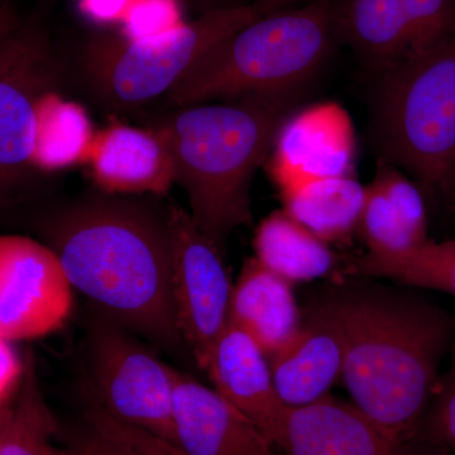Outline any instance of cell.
Instances as JSON below:
<instances>
[{"label": "cell", "instance_id": "cell-1", "mask_svg": "<svg viewBox=\"0 0 455 455\" xmlns=\"http://www.w3.org/2000/svg\"><path fill=\"white\" fill-rule=\"evenodd\" d=\"M158 199L104 193L82 197L44 215L40 230L75 292L97 313L187 361L173 311L167 205Z\"/></svg>", "mask_w": 455, "mask_h": 455}, {"label": "cell", "instance_id": "cell-2", "mask_svg": "<svg viewBox=\"0 0 455 455\" xmlns=\"http://www.w3.org/2000/svg\"><path fill=\"white\" fill-rule=\"evenodd\" d=\"M320 301L343 337L341 383L353 405L395 435L415 438L455 343V315L373 284H340Z\"/></svg>", "mask_w": 455, "mask_h": 455}, {"label": "cell", "instance_id": "cell-3", "mask_svg": "<svg viewBox=\"0 0 455 455\" xmlns=\"http://www.w3.org/2000/svg\"><path fill=\"white\" fill-rule=\"evenodd\" d=\"M300 95H244L175 108L151 125L169 147L191 220L220 250L252 220L254 175Z\"/></svg>", "mask_w": 455, "mask_h": 455}, {"label": "cell", "instance_id": "cell-4", "mask_svg": "<svg viewBox=\"0 0 455 455\" xmlns=\"http://www.w3.org/2000/svg\"><path fill=\"white\" fill-rule=\"evenodd\" d=\"M334 0L263 14L206 53L164 98L171 108L244 95L302 92L334 40Z\"/></svg>", "mask_w": 455, "mask_h": 455}, {"label": "cell", "instance_id": "cell-5", "mask_svg": "<svg viewBox=\"0 0 455 455\" xmlns=\"http://www.w3.org/2000/svg\"><path fill=\"white\" fill-rule=\"evenodd\" d=\"M377 75L379 160L414 180L429 206L455 209V31Z\"/></svg>", "mask_w": 455, "mask_h": 455}, {"label": "cell", "instance_id": "cell-6", "mask_svg": "<svg viewBox=\"0 0 455 455\" xmlns=\"http://www.w3.org/2000/svg\"><path fill=\"white\" fill-rule=\"evenodd\" d=\"M260 16L254 4L233 5L145 37L98 36L82 51L80 79L109 109L139 108L166 97L206 53Z\"/></svg>", "mask_w": 455, "mask_h": 455}, {"label": "cell", "instance_id": "cell-7", "mask_svg": "<svg viewBox=\"0 0 455 455\" xmlns=\"http://www.w3.org/2000/svg\"><path fill=\"white\" fill-rule=\"evenodd\" d=\"M62 68L37 27L0 42V197L40 170L42 122L60 94Z\"/></svg>", "mask_w": 455, "mask_h": 455}, {"label": "cell", "instance_id": "cell-8", "mask_svg": "<svg viewBox=\"0 0 455 455\" xmlns=\"http://www.w3.org/2000/svg\"><path fill=\"white\" fill-rule=\"evenodd\" d=\"M88 355L98 405L116 420L172 443L175 367L99 313L90 322Z\"/></svg>", "mask_w": 455, "mask_h": 455}, {"label": "cell", "instance_id": "cell-9", "mask_svg": "<svg viewBox=\"0 0 455 455\" xmlns=\"http://www.w3.org/2000/svg\"><path fill=\"white\" fill-rule=\"evenodd\" d=\"M172 242V304L188 355L205 370L215 341L230 322V280L223 251L203 235L190 214L167 204Z\"/></svg>", "mask_w": 455, "mask_h": 455}, {"label": "cell", "instance_id": "cell-10", "mask_svg": "<svg viewBox=\"0 0 455 455\" xmlns=\"http://www.w3.org/2000/svg\"><path fill=\"white\" fill-rule=\"evenodd\" d=\"M75 290L55 251L20 235H0V337H49L73 315Z\"/></svg>", "mask_w": 455, "mask_h": 455}, {"label": "cell", "instance_id": "cell-11", "mask_svg": "<svg viewBox=\"0 0 455 455\" xmlns=\"http://www.w3.org/2000/svg\"><path fill=\"white\" fill-rule=\"evenodd\" d=\"M338 38L377 74L455 31V0H334Z\"/></svg>", "mask_w": 455, "mask_h": 455}, {"label": "cell", "instance_id": "cell-12", "mask_svg": "<svg viewBox=\"0 0 455 455\" xmlns=\"http://www.w3.org/2000/svg\"><path fill=\"white\" fill-rule=\"evenodd\" d=\"M357 151L349 113L334 101H320L284 118L266 167L283 194L311 180L355 175Z\"/></svg>", "mask_w": 455, "mask_h": 455}, {"label": "cell", "instance_id": "cell-13", "mask_svg": "<svg viewBox=\"0 0 455 455\" xmlns=\"http://www.w3.org/2000/svg\"><path fill=\"white\" fill-rule=\"evenodd\" d=\"M278 449L283 455H451L427 440L395 435L331 395L287 409Z\"/></svg>", "mask_w": 455, "mask_h": 455}, {"label": "cell", "instance_id": "cell-14", "mask_svg": "<svg viewBox=\"0 0 455 455\" xmlns=\"http://www.w3.org/2000/svg\"><path fill=\"white\" fill-rule=\"evenodd\" d=\"M172 444L184 455H278L276 447L214 387L175 368Z\"/></svg>", "mask_w": 455, "mask_h": 455}, {"label": "cell", "instance_id": "cell-15", "mask_svg": "<svg viewBox=\"0 0 455 455\" xmlns=\"http://www.w3.org/2000/svg\"><path fill=\"white\" fill-rule=\"evenodd\" d=\"M204 372L212 387L278 448L289 407L278 396L262 347L229 323L215 341Z\"/></svg>", "mask_w": 455, "mask_h": 455}, {"label": "cell", "instance_id": "cell-16", "mask_svg": "<svg viewBox=\"0 0 455 455\" xmlns=\"http://www.w3.org/2000/svg\"><path fill=\"white\" fill-rule=\"evenodd\" d=\"M269 362L278 396L289 409L331 396L343 376L344 341L322 301H314L302 313L299 331Z\"/></svg>", "mask_w": 455, "mask_h": 455}, {"label": "cell", "instance_id": "cell-17", "mask_svg": "<svg viewBox=\"0 0 455 455\" xmlns=\"http://www.w3.org/2000/svg\"><path fill=\"white\" fill-rule=\"evenodd\" d=\"M86 161L108 196L163 197L175 185L169 147L152 127L114 123L94 136Z\"/></svg>", "mask_w": 455, "mask_h": 455}, {"label": "cell", "instance_id": "cell-18", "mask_svg": "<svg viewBox=\"0 0 455 455\" xmlns=\"http://www.w3.org/2000/svg\"><path fill=\"white\" fill-rule=\"evenodd\" d=\"M293 287L253 257L245 260L233 283L229 323L251 335L268 357L300 328L302 311Z\"/></svg>", "mask_w": 455, "mask_h": 455}, {"label": "cell", "instance_id": "cell-19", "mask_svg": "<svg viewBox=\"0 0 455 455\" xmlns=\"http://www.w3.org/2000/svg\"><path fill=\"white\" fill-rule=\"evenodd\" d=\"M253 250L254 259L293 286L326 277L339 265L331 245L284 209L260 220Z\"/></svg>", "mask_w": 455, "mask_h": 455}, {"label": "cell", "instance_id": "cell-20", "mask_svg": "<svg viewBox=\"0 0 455 455\" xmlns=\"http://www.w3.org/2000/svg\"><path fill=\"white\" fill-rule=\"evenodd\" d=\"M283 209L326 243L357 233L366 187L355 175L311 180L280 194Z\"/></svg>", "mask_w": 455, "mask_h": 455}, {"label": "cell", "instance_id": "cell-21", "mask_svg": "<svg viewBox=\"0 0 455 455\" xmlns=\"http://www.w3.org/2000/svg\"><path fill=\"white\" fill-rule=\"evenodd\" d=\"M349 277L379 278L415 290L455 296V238L429 241L391 256L364 253L347 263Z\"/></svg>", "mask_w": 455, "mask_h": 455}, {"label": "cell", "instance_id": "cell-22", "mask_svg": "<svg viewBox=\"0 0 455 455\" xmlns=\"http://www.w3.org/2000/svg\"><path fill=\"white\" fill-rule=\"evenodd\" d=\"M56 424L44 401L32 352L27 353L25 374L12 405L11 415L0 430V455H52L51 438Z\"/></svg>", "mask_w": 455, "mask_h": 455}, {"label": "cell", "instance_id": "cell-23", "mask_svg": "<svg viewBox=\"0 0 455 455\" xmlns=\"http://www.w3.org/2000/svg\"><path fill=\"white\" fill-rule=\"evenodd\" d=\"M94 134L88 116L77 104L57 94L44 112L41 130V171H55L86 161Z\"/></svg>", "mask_w": 455, "mask_h": 455}, {"label": "cell", "instance_id": "cell-24", "mask_svg": "<svg viewBox=\"0 0 455 455\" xmlns=\"http://www.w3.org/2000/svg\"><path fill=\"white\" fill-rule=\"evenodd\" d=\"M357 233L366 244L367 253L379 256L403 253L423 245L391 200L372 182L366 187Z\"/></svg>", "mask_w": 455, "mask_h": 455}, {"label": "cell", "instance_id": "cell-25", "mask_svg": "<svg viewBox=\"0 0 455 455\" xmlns=\"http://www.w3.org/2000/svg\"><path fill=\"white\" fill-rule=\"evenodd\" d=\"M415 438L427 440L455 454V343L449 352L448 368L440 374Z\"/></svg>", "mask_w": 455, "mask_h": 455}, {"label": "cell", "instance_id": "cell-26", "mask_svg": "<svg viewBox=\"0 0 455 455\" xmlns=\"http://www.w3.org/2000/svg\"><path fill=\"white\" fill-rule=\"evenodd\" d=\"M25 374V361L18 355L13 341L0 337V409L12 403Z\"/></svg>", "mask_w": 455, "mask_h": 455}, {"label": "cell", "instance_id": "cell-27", "mask_svg": "<svg viewBox=\"0 0 455 455\" xmlns=\"http://www.w3.org/2000/svg\"><path fill=\"white\" fill-rule=\"evenodd\" d=\"M119 439L133 455H184L172 443L137 427H125Z\"/></svg>", "mask_w": 455, "mask_h": 455}, {"label": "cell", "instance_id": "cell-28", "mask_svg": "<svg viewBox=\"0 0 455 455\" xmlns=\"http://www.w3.org/2000/svg\"><path fill=\"white\" fill-rule=\"evenodd\" d=\"M83 11L99 20H116L124 17L132 0H80Z\"/></svg>", "mask_w": 455, "mask_h": 455}, {"label": "cell", "instance_id": "cell-29", "mask_svg": "<svg viewBox=\"0 0 455 455\" xmlns=\"http://www.w3.org/2000/svg\"><path fill=\"white\" fill-rule=\"evenodd\" d=\"M82 448L89 455H133L119 443L92 429H90V435L84 442Z\"/></svg>", "mask_w": 455, "mask_h": 455}, {"label": "cell", "instance_id": "cell-30", "mask_svg": "<svg viewBox=\"0 0 455 455\" xmlns=\"http://www.w3.org/2000/svg\"><path fill=\"white\" fill-rule=\"evenodd\" d=\"M311 2H315V0H256L254 5L259 9L263 16V14L274 13L281 9L298 7V5Z\"/></svg>", "mask_w": 455, "mask_h": 455}, {"label": "cell", "instance_id": "cell-31", "mask_svg": "<svg viewBox=\"0 0 455 455\" xmlns=\"http://www.w3.org/2000/svg\"><path fill=\"white\" fill-rule=\"evenodd\" d=\"M18 28L16 17L4 5L0 4V42L9 37Z\"/></svg>", "mask_w": 455, "mask_h": 455}, {"label": "cell", "instance_id": "cell-32", "mask_svg": "<svg viewBox=\"0 0 455 455\" xmlns=\"http://www.w3.org/2000/svg\"><path fill=\"white\" fill-rule=\"evenodd\" d=\"M12 405H13V403H9V405L0 409V430L4 427L5 421L8 420L9 415H11Z\"/></svg>", "mask_w": 455, "mask_h": 455}, {"label": "cell", "instance_id": "cell-33", "mask_svg": "<svg viewBox=\"0 0 455 455\" xmlns=\"http://www.w3.org/2000/svg\"><path fill=\"white\" fill-rule=\"evenodd\" d=\"M52 455H89L82 447H80L79 451H57V449H53Z\"/></svg>", "mask_w": 455, "mask_h": 455}]
</instances>
